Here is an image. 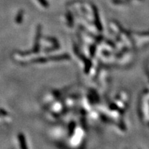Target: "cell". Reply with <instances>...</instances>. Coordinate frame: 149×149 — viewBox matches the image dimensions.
I'll use <instances>...</instances> for the list:
<instances>
[{
  "mask_svg": "<svg viewBox=\"0 0 149 149\" xmlns=\"http://www.w3.org/2000/svg\"><path fill=\"white\" fill-rule=\"evenodd\" d=\"M19 140H20V143H21V145L22 146V144H25V141H24V137L23 135H20L19 136Z\"/></svg>",
  "mask_w": 149,
  "mask_h": 149,
  "instance_id": "1",
  "label": "cell"
}]
</instances>
